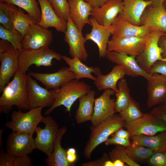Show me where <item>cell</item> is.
<instances>
[{
  "label": "cell",
  "instance_id": "obj_1",
  "mask_svg": "<svg viewBox=\"0 0 166 166\" xmlns=\"http://www.w3.org/2000/svg\"><path fill=\"white\" fill-rule=\"evenodd\" d=\"M26 75L22 73L19 69L12 81L6 86L0 97V113H9L13 106L20 110L31 109Z\"/></svg>",
  "mask_w": 166,
  "mask_h": 166
},
{
  "label": "cell",
  "instance_id": "obj_2",
  "mask_svg": "<svg viewBox=\"0 0 166 166\" xmlns=\"http://www.w3.org/2000/svg\"><path fill=\"white\" fill-rule=\"evenodd\" d=\"M91 90L90 85L76 79L67 82L59 88L51 90L55 95V99L52 106L45 112V114L49 115L55 108L61 105L65 107L70 114L74 103Z\"/></svg>",
  "mask_w": 166,
  "mask_h": 166
},
{
  "label": "cell",
  "instance_id": "obj_3",
  "mask_svg": "<svg viewBox=\"0 0 166 166\" xmlns=\"http://www.w3.org/2000/svg\"><path fill=\"white\" fill-rule=\"evenodd\" d=\"M125 122L119 115L114 114L97 126H92L91 132L88 142L85 148L83 155L90 159L92 153L96 148L105 142L109 137L124 126Z\"/></svg>",
  "mask_w": 166,
  "mask_h": 166
},
{
  "label": "cell",
  "instance_id": "obj_4",
  "mask_svg": "<svg viewBox=\"0 0 166 166\" xmlns=\"http://www.w3.org/2000/svg\"><path fill=\"white\" fill-rule=\"evenodd\" d=\"M19 69L26 74L29 67L34 65L37 67L50 66L53 65L52 60L55 59L61 61L63 55L49 49L44 47L37 49H22L19 51L18 55Z\"/></svg>",
  "mask_w": 166,
  "mask_h": 166
},
{
  "label": "cell",
  "instance_id": "obj_5",
  "mask_svg": "<svg viewBox=\"0 0 166 166\" xmlns=\"http://www.w3.org/2000/svg\"><path fill=\"white\" fill-rule=\"evenodd\" d=\"M18 51L8 41L0 40V93L19 68Z\"/></svg>",
  "mask_w": 166,
  "mask_h": 166
},
{
  "label": "cell",
  "instance_id": "obj_6",
  "mask_svg": "<svg viewBox=\"0 0 166 166\" xmlns=\"http://www.w3.org/2000/svg\"><path fill=\"white\" fill-rule=\"evenodd\" d=\"M42 107L31 108L26 113L21 110L13 111L11 120L6 122V127L13 132L28 133L33 135L38 124L42 122L44 117L42 114Z\"/></svg>",
  "mask_w": 166,
  "mask_h": 166
},
{
  "label": "cell",
  "instance_id": "obj_7",
  "mask_svg": "<svg viewBox=\"0 0 166 166\" xmlns=\"http://www.w3.org/2000/svg\"><path fill=\"white\" fill-rule=\"evenodd\" d=\"M165 33L160 31H152L148 35L143 51L136 57V60L140 67L148 73L153 65L156 61L166 62L162 56V50L158 42L161 36Z\"/></svg>",
  "mask_w": 166,
  "mask_h": 166
},
{
  "label": "cell",
  "instance_id": "obj_8",
  "mask_svg": "<svg viewBox=\"0 0 166 166\" xmlns=\"http://www.w3.org/2000/svg\"><path fill=\"white\" fill-rule=\"evenodd\" d=\"M131 137L141 135H153L166 131V122L151 113L134 121L125 122L124 126Z\"/></svg>",
  "mask_w": 166,
  "mask_h": 166
},
{
  "label": "cell",
  "instance_id": "obj_9",
  "mask_svg": "<svg viewBox=\"0 0 166 166\" xmlns=\"http://www.w3.org/2000/svg\"><path fill=\"white\" fill-rule=\"evenodd\" d=\"M45 124L43 128L37 126L35 132L36 148L44 153L48 157L52 153L59 129L56 121L51 117H44L42 122Z\"/></svg>",
  "mask_w": 166,
  "mask_h": 166
},
{
  "label": "cell",
  "instance_id": "obj_10",
  "mask_svg": "<svg viewBox=\"0 0 166 166\" xmlns=\"http://www.w3.org/2000/svg\"><path fill=\"white\" fill-rule=\"evenodd\" d=\"M147 39V35L112 38L108 42L107 50L117 52L136 57L143 51Z\"/></svg>",
  "mask_w": 166,
  "mask_h": 166
},
{
  "label": "cell",
  "instance_id": "obj_11",
  "mask_svg": "<svg viewBox=\"0 0 166 166\" xmlns=\"http://www.w3.org/2000/svg\"><path fill=\"white\" fill-rule=\"evenodd\" d=\"M64 34V41L69 45V53L71 57H77L85 61L89 56L85 45L87 40L83 36L82 31L73 23L69 16Z\"/></svg>",
  "mask_w": 166,
  "mask_h": 166
},
{
  "label": "cell",
  "instance_id": "obj_12",
  "mask_svg": "<svg viewBox=\"0 0 166 166\" xmlns=\"http://www.w3.org/2000/svg\"><path fill=\"white\" fill-rule=\"evenodd\" d=\"M53 40L51 30L37 23L32 24L22 42L23 49H37L49 47Z\"/></svg>",
  "mask_w": 166,
  "mask_h": 166
},
{
  "label": "cell",
  "instance_id": "obj_13",
  "mask_svg": "<svg viewBox=\"0 0 166 166\" xmlns=\"http://www.w3.org/2000/svg\"><path fill=\"white\" fill-rule=\"evenodd\" d=\"M29 101L31 108L50 107L55 99V95L51 90L40 86L29 73L26 74Z\"/></svg>",
  "mask_w": 166,
  "mask_h": 166
},
{
  "label": "cell",
  "instance_id": "obj_14",
  "mask_svg": "<svg viewBox=\"0 0 166 166\" xmlns=\"http://www.w3.org/2000/svg\"><path fill=\"white\" fill-rule=\"evenodd\" d=\"M115 94L114 90L108 89L95 99L94 112L91 121L93 126H97L114 114L115 100L111 98V97Z\"/></svg>",
  "mask_w": 166,
  "mask_h": 166
},
{
  "label": "cell",
  "instance_id": "obj_15",
  "mask_svg": "<svg viewBox=\"0 0 166 166\" xmlns=\"http://www.w3.org/2000/svg\"><path fill=\"white\" fill-rule=\"evenodd\" d=\"M36 148L33 135L20 132H13L8 136L6 150L15 156L28 155Z\"/></svg>",
  "mask_w": 166,
  "mask_h": 166
},
{
  "label": "cell",
  "instance_id": "obj_16",
  "mask_svg": "<svg viewBox=\"0 0 166 166\" xmlns=\"http://www.w3.org/2000/svg\"><path fill=\"white\" fill-rule=\"evenodd\" d=\"M105 57L110 61L122 66L128 76L134 77L141 76L147 81L152 77V75L140 67L135 57L117 52L107 51Z\"/></svg>",
  "mask_w": 166,
  "mask_h": 166
},
{
  "label": "cell",
  "instance_id": "obj_17",
  "mask_svg": "<svg viewBox=\"0 0 166 166\" xmlns=\"http://www.w3.org/2000/svg\"><path fill=\"white\" fill-rule=\"evenodd\" d=\"M90 25L92 26L91 32L86 34V40H90L97 45L100 58L105 57L107 51V45L109 38L114 30V26L113 24L108 26L100 25L93 17L89 18Z\"/></svg>",
  "mask_w": 166,
  "mask_h": 166
},
{
  "label": "cell",
  "instance_id": "obj_18",
  "mask_svg": "<svg viewBox=\"0 0 166 166\" xmlns=\"http://www.w3.org/2000/svg\"><path fill=\"white\" fill-rule=\"evenodd\" d=\"M29 73L41 82L48 89L59 88L75 78V74L69 67H62L57 72L51 73L30 72Z\"/></svg>",
  "mask_w": 166,
  "mask_h": 166
},
{
  "label": "cell",
  "instance_id": "obj_19",
  "mask_svg": "<svg viewBox=\"0 0 166 166\" xmlns=\"http://www.w3.org/2000/svg\"><path fill=\"white\" fill-rule=\"evenodd\" d=\"M123 8V0H107L100 7L93 8L91 15L101 25H112Z\"/></svg>",
  "mask_w": 166,
  "mask_h": 166
},
{
  "label": "cell",
  "instance_id": "obj_20",
  "mask_svg": "<svg viewBox=\"0 0 166 166\" xmlns=\"http://www.w3.org/2000/svg\"><path fill=\"white\" fill-rule=\"evenodd\" d=\"M113 24L114 26L111 33L112 38H113L129 36L145 37L153 30L148 26H136L131 23L125 18L122 11Z\"/></svg>",
  "mask_w": 166,
  "mask_h": 166
},
{
  "label": "cell",
  "instance_id": "obj_21",
  "mask_svg": "<svg viewBox=\"0 0 166 166\" xmlns=\"http://www.w3.org/2000/svg\"><path fill=\"white\" fill-rule=\"evenodd\" d=\"M147 106L151 108L166 100V78L157 73L148 81Z\"/></svg>",
  "mask_w": 166,
  "mask_h": 166
},
{
  "label": "cell",
  "instance_id": "obj_22",
  "mask_svg": "<svg viewBox=\"0 0 166 166\" xmlns=\"http://www.w3.org/2000/svg\"><path fill=\"white\" fill-rule=\"evenodd\" d=\"M140 26H148L153 30L166 33V10L163 5L147 7L141 17Z\"/></svg>",
  "mask_w": 166,
  "mask_h": 166
},
{
  "label": "cell",
  "instance_id": "obj_23",
  "mask_svg": "<svg viewBox=\"0 0 166 166\" xmlns=\"http://www.w3.org/2000/svg\"><path fill=\"white\" fill-rule=\"evenodd\" d=\"M37 0L40 6L41 12L40 19L37 24L46 29L54 27L57 31L64 33L67 21L58 16L48 0Z\"/></svg>",
  "mask_w": 166,
  "mask_h": 166
},
{
  "label": "cell",
  "instance_id": "obj_24",
  "mask_svg": "<svg viewBox=\"0 0 166 166\" xmlns=\"http://www.w3.org/2000/svg\"><path fill=\"white\" fill-rule=\"evenodd\" d=\"M68 0L69 17L75 25L82 31L85 25L90 24L89 17L93 7L84 0Z\"/></svg>",
  "mask_w": 166,
  "mask_h": 166
},
{
  "label": "cell",
  "instance_id": "obj_25",
  "mask_svg": "<svg viewBox=\"0 0 166 166\" xmlns=\"http://www.w3.org/2000/svg\"><path fill=\"white\" fill-rule=\"evenodd\" d=\"M152 4V1L123 0L122 12L127 21L134 25L140 26V19L143 12Z\"/></svg>",
  "mask_w": 166,
  "mask_h": 166
},
{
  "label": "cell",
  "instance_id": "obj_26",
  "mask_svg": "<svg viewBox=\"0 0 166 166\" xmlns=\"http://www.w3.org/2000/svg\"><path fill=\"white\" fill-rule=\"evenodd\" d=\"M63 59L69 66L70 70L75 74V79L76 80L86 78L94 81L96 77L93 76L92 73L97 76L102 74L101 70L99 68L88 66L84 64L77 57L70 58L63 55Z\"/></svg>",
  "mask_w": 166,
  "mask_h": 166
},
{
  "label": "cell",
  "instance_id": "obj_27",
  "mask_svg": "<svg viewBox=\"0 0 166 166\" xmlns=\"http://www.w3.org/2000/svg\"><path fill=\"white\" fill-rule=\"evenodd\" d=\"M126 72L124 68L117 65L113 67L111 71L108 74L97 76L93 84L99 91L110 89L114 90L116 93L118 91V81L124 78Z\"/></svg>",
  "mask_w": 166,
  "mask_h": 166
},
{
  "label": "cell",
  "instance_id": "obj_28",
  "mask_svg": "<svg viewBox=\"0 0 166 166\" xmlns=\"http://www.w3.org/2000/svg\"><path fill=\"white\" fill-rule=\"evenodd\" d=\"M132 137V145H141L155 152L166 151V131L153 135H141L134 136Z\"/></svg>",
  "mask_w": 166,
  "mask_h": 166
},
{
  "label": "cell",
  "instance_id": "obj_29",
  "mask_svg": "<svg viewBox=\"0 0 166 166\" xmlns=\"http://www.w3.org/2000/svg\"><path fill=\"white\" fill-rule=\"evenodd\" d=\"M95 94L94 90H91L79 98V106L75 117L77 123L91 121L94 112Z\"/></svg>",
  "mask_w": 166,
  "mask_h": 166
},
{
  "label": "cell",
  "instance_id": "obj_30",
  "mask_svg": "<svg viewBox=\"0 0 166 166\" xmlns=\"http://www.w3.org/2000/svg\"><path fill=\"white\" fill-rule=\"evenodd\" d=\"M66 126L59 128L57 136L54 144L53 151L45 160L48 166H71L66 158V150L63 148L61 142L62 136L67 131Z\"/></svg>",
  "mask_w": 166,
  "mask_h": 166
},
{
  "label": "cell",
  "instance_id": "obj_31",
  "mask_svg": "<svg viewBox=\"0 0 166 166\" xmlns=\"http://www.w3.org/2000/svg\"><path fill=\"white\" fill-rule=\"evenodd\" d=\"M22 9L18 7L13 18L14 28L23 38L30 26L38 22L28 14H26Z\"/></svg>",
  "mask_w": 166,
  "mask_h": 166
},
{
  "label": "cell",
  "instance_id": "obj_32",
  "mask_svg": "<svg viewBox=\"0 0 166 166\" xmlns=\"http://www.w3.org/2000/svg\"><path fill=\"white\" fill-rule=\"evenodd\" d=\"M118 91L116 93L115 101V113H120L128 106L131 97L130 90L126 79H120L117 84Z\"/></svg>",
  "mask_w": 166,
  "mask_h": 166
},
{
  "label": "cell",
  "instance_id": "obj_33",
  "mask_svg": "<svg viewBox=\"0 0 166 166\" xmlns=\"http://www.w3.org/2000/svg\"><path fill=\"white\" fill-rule=\"evenodd\" d=\"M18 6L27 12L38 23L41 18V10L36 0H0Z\"/></svg>",
  "mask_w": 166,
  "mask_h": 166
},
{
  "label": "cell",
  "instance_id": "obj_34",
  "mask_svg": "<svg viewBox=\"0 0 166 166\" xmlns=\"http://www.w3.org/2000/svg\"><path fill=\"white\" fill-rule=\"evenodd\" d=\"M18 8L13 4L0 1V24L11 30H16L13 25V18Z\"/></svg>",
  "mask_w": 166,
  "mask_h": 166
},
{
  "label": "cell",
  "instance_id": "obj_35",
  "mask_svg": "<svg viewBox=\"0 0 166 166\" xmlns=\"http://www.w3.org/2000/svg\"><path fill=\"white\" fill-rule=\"evenodd\" d=\"M125 150L129 157L134 162H139L148 160L155 152L145 147L136 145L125 147Z\"/></svg>",
  "mask_w": 166,
  "mask_h": 166
},
{
  "label": "cell",
  "instance_id": "obj_36",
  "mask_svg": "<svg viewBox=\"0 0 166 166\" xmlns=\"http://www.w3.org/2000/svg\"><path fill=\"white\" fill-rule=\"evenodd\" d=\"M0 38L9 42L18 52L23 49L22 45L23 38L16 30H11L0 25Z\"/></svg>",
  "mask_w": 166,
  "mask_h": 166
},
{
  "label": "cell",
  "instance_id": "obj_37",
  "mask_svg": "<svg viewBox=\"0 0 166 166\" xmlns=\"http://www.w3.org/2000/svg\"><path fill=\"white\" fill-rule=\"evenodd\" d=\"M144 114L141 111L138 104L131 97L127 107L120 112L119 115L125 122H129L143 117Z\"/></svg>",
  "mask_w": 166,
  "mask_h": 166
},
{
  "label": "cell",
  "instance_id": "obj_38",
  "mask_svg": "<svg viewBox=\"0 0 166 166\" xmlns=\"http://www.w3.org/2000/svg\"><path fill=\"white\" fill-rule=\"evenodd\" d=\"M109 158L113 161L120 160L129 166H139V164L133 161L126 152L124 147L117 145L109 153Z\"/></svg>",
  "mask_w": 166,
  "mask_h": 166
},
{
  "label": "cell",
  "instance_id": "obj_39",
  "mask_svg": "<svg viewBox=\"0 0 166 166\" xmlns=\"http://www.w3.org/2000/svg\"><path fill=\"white\" fill-rule=\"evenodd\" d=\"M56 14L61 18L67 21L69 14L68 0H48Z\"/></svg>",
  "mask_w": 166,
  "mask_h": 166
},
{
  "label": "cell",
  "instance_id": "obj_40",
  "mask_svg": "<svg viewBox=\"0 0 166 166\" xmlns=\"http://www.w3.org/2000/svg\"><path fill=\"white\" fill-rule=\"evenodd\" d=\"M153 166H166V151L154 152L148 160Z\"/></svg>",
  "mask_w": 166,
  "mask_h": 166
},
{
  "label": "cell",
  "instance_id": "obj_41",
  "mask_svg": "<svg viewBox=\"0 0 166 166\" xmlns=\"http://www.w3.org/2000/svg\"><path fill=\"white\" fill-rule=\"evenodd\" d=\"M148 73L151 75L159 73L166 78V62L161 61L156 62L152 66Z\"/></svg>",
  "mask_w": 166,
  "mask_h": 166
},
{
  "label": "cell",
  "instance_id": "obj_42",
  "mask_svg": "<svg viewBox=\"0 0 166 166\" xmlns=\"http://www.w3.org/2000/svg\"><path fill=\"white\" fill-rule=\"evenodd\" d=\"M105 142L107 146L115 144L127 147L130 146L131 144L129 139L113 136L108 138Z\"/></svg>",
  "mask_w": 166,
  "mask_h": 166
},
{
  "label": "cell",
  "instance_id": "obj_43",
  "mask_svg": "<svg viewBox=\"0 0 166 166\" xmlns=\"http://www.w3.org/2000/svg\"><path fill=\"white\" fill-rule=\"evenodd\" d=\"M31 158L28 155L16 156L13 166H31Z\"/></svg>",
  "mask_w": 166,
  "mask_h": 166
},
{
  "label": "cell",
  "instance_id": "obj_44",
  "mask_svg": "<svg viewBox=\"0 0 166 166\" xmlns=\"http://www.w3.org/2000/svg\"><path fill=\"white\" fill-rule=\"evenodd\" d=\"M76 150L75 148H70L66 150V158L68 162L72 166L77 160Z\"/></svg>",
  "mask_w": 166,
  "mask_h": 166
},
{
  "label": "cell",
  "instance_id": "obj_45",
  "mask_svg": "<svg viewBox=\"0 0 166 166\" xmlns=\"http://www.w3.org/2000/svg\"><path fill=\"white\" fill-rule=\"evenodd\" d=\"M106 155H103L102 158L98 160L84 163L81 164L83 166H104L106 159Z\"/></svg>",
  "mask_w": 166,
  "mask_h": 166
},
{
  "label": "cell",
  "instance_id": "obj_46",
  "mask_svg": "<svg viewBox=\"0 0 166 166\" xmlns=\"http://www.w3.org/2000/svg\"><path fill=\"white\" fill-rule=\"evenodd\" d=\"M158 44L162 50L163 57L166 59V33L161 36L159 41Z\"/></svg>",
  "mask_w": 166,
  "mask_h": 166
},
{
  "label": "cell",
  "instance_id": "obj_47",
  "mask_svg": "<svg viewBox=\"0 0 166 166\" xmlns=\"http://www.w3.org/2000/svg\"><path fill=\"white\" fill-rule=\"evenodd\" d=\"M112 136L117 137L129 139L130 134L128 131L121 128L112 134Z\"/></svg>",
  "mask_w": 166,
  "mask_h": 166
},
{
  "label": "cell",
  "instance_id": "obj_48",
  "mask_svg": "<svg viewBox=\"0 0 166 166\" xmlns=\"http://www.w3.org/2000/svg\"><path fill=\"white\" fill-rule=\"evenodd\" d=\"M92 6L93 8L100 7L107 0H84Z\"/></svg>",
  "mask_w": 166,
  "mask_h": 166
},
{
  "label": "cell",
  "instance_id": "obj_49",
  "mask_svg": "<svg viewBox=\"0 0 166 166\" xmlns=\"http://www.w3.org/2000/svg\"><path fill=\"white\" fill-rule=\"evenodd\" d=\"M152 113H164L166 114V104L154 108L152 111Z\"/></svg>",
  "mask_w": 166,
  "mask_h": 166
},
{
  "label": "cell",
  "instance_id": "obj_50",
  "mask_svg": "<svg viewBox=\"0 0 166 166\" xmlns=\"http://www.w3.org/2000/svg\"><path fill=\"white\" fill-rule=\"evenodd\" d=\"M166 0H152V4L151 5L156 6L162 5L164 1Z\"/></svg>",
  "mask_w": 166,
  "mask_h": 166
},
{
  "label": "cell",
  "instance_id": "obj_51",
  "mask_svg": "<svg viewBox=\"0 0 166 166\" xmlns=\"http://www.w3.org/2000/svg\"><path fill=\"white\" fill-rule=\"evenodd\" d=\"M158 118L164 120L166 122V114L164 113H153Z\"/></svg>",
  "mask_w": 166,
  "mask_h": 166
},
{
  "label": "cell",
  "instance_id": "obj_52",
  "mask_svg": "<svg viewBox=\"0 0 166 166\" xmlns=\"http://www.w3.org/2000/svg\"><path fill=\"white\" fill-rule=\"evenodd\" d=\"M114 166H126L124 164V163L119 160H116L113 161Z\"/></svg>",
  "mask_w": 166,
  "mask_h": 166
},
{
  "label": "cell",
  "instance_id": "obj_53",
  "mask_svg": "<svg viewBox=\"0 0 166 166\" xmlns=\"http://www.w3.org/2000/svg\"><path fill=\"white\" fill-rule=\"evenodd\" d=\"M104 166H114L113 162L112 160H107L105 162Z\"/></svg>",
  "mask_w": 166,
  "mask_h": 166
},
{
  "label": "cell",
  "instance_id": "obj_54",
  "mask_svg": "<svg viewBox=\"0 0 166 166\" xmlns=\"http://www.w3.org/2000/svg\"><path fill=\"white\" fill-rule=\"evenodd\" d=\"M163 5L166 10V0H165L164 2L163 3Z\"/></svg>",
  "mask_w": 166,
  "mask_h": 166
},
{
  "label": "cell",
  "instance_id": "obj_55",
  "mask_svg": "<svg viewBox=\"0 0 166 166\" xmlns=\"http://www.w3.org/2000/svg\"><path fill=\"white\" fill-rule=\"evenodd\" d=\"M144 1H152V0H144Z\"/></svg>",
  "mask_w": 166,
  "mask_h": 166
},
{
  "label": "cell",
  "instance_id": "obj_56",
  "mask_svg": "<svg viewBox=\"0 0 166 166\" xmlns=\"http://www.w3.org/2000/svg\"><path fill=\"white\" fill-rule=\"evenodd\" d=\"M163 104H166V100L165 101V102L163 103Z\"/></svg>",
  "mask_w": 166,
  "mask_h": 166
}]
</instances>
